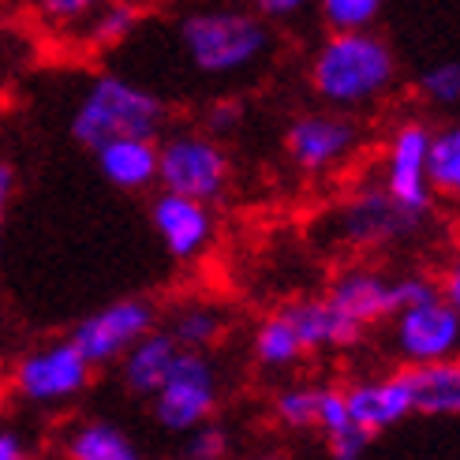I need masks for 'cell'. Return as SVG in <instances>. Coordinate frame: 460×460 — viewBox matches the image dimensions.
<instances>
[{"label":"cell","instance_id":"cell-35","mask_svg":"<svg viewBox=\"0 0 460 460\" xmlns=\"http://www.w3.org/2000/svg\"><path fill=\"white\" fill-rule=\"evenodd\" d=\"M438 281H442V296L460 311V251L446 262V270H442V278H438Z\"/></svg>","mask_w":460,"mask_h":460},{"label":"cell","instance_id":"cell-24","mask_svg":"<svg viewBox=\"0 0 460 460\" xmlns=\"http://www.w3.org/2000/svg\"><path fill=\"white\" fill-rule=\"evenodd\" d=\"M318 394L322 385H311V382H292V385H281L273 394V420L288 430H307L318 423Z\"/></svg>","mask_w":460,"mask_h":460},{"label":"cell","instance_id":"cell-4","mask_svg":"<svg viewBox=\"0 0 460 460\" xmlns=\"http://www.w3.org/2000/svg\"><path fill=\"white\" fill-rule=\"evenodd\" d=\"M90 378H94V363L72 337L45 341L38 349L22 352L12 363V394L31 404V408H60L72 404L75 397L86 394Z\"/></svg>","mask_w":460,"mask_h":460},{"label":"cell","instance_id":"cell-36","mask_svg":"<svg viewBox=\"0 0 460 460\" xmlns=\"http://www.w3.org/2000/svg\"><path fill=\"white\" fill-rule=\"evenodd\" d=\"M12 191H15V169L4 161V165H0V202H8Z\"/></svg>","mask_w":460,"mask_h":460},{"label":"cell","instance_id":"cell-30","mask_svg":"<svg viewBox=\"0 0 460 460\" xmlns=\"http://www.w3.org/2000/svg\"><path fill=\"white\" fill-rule=\"evenodd\" d=\"M240 124H243V105L236 98H217V102H210L202 109V131L217 135V139L240 131Z\"/></svg>","mask_w":460,"mask_h":460},{"label":"cell","instance_id":"cell-12","mask_svg":"<svg viewBox=\"0 0 460 460\" xmlns=\"http://www.w3.org/2000/svg\"><path fill=\"white\" fill-rule=\"evenodd\" d=\"M150 225L154 236L165 247V255L176 262H195L206 255V247L214 243L217 221L210 202L191 199V195H176V191H157L150 202Z\"/></svg>","mask_w":460,"mask_h":460},{"label":"cell","instance_id":"cell-32","mask_svg":"<svg viewBox=\"0 0 460 460\" xmlns=\"http://www.w3.org/2000/svg\"><path fill=\"white\" fill-rule=\"evenodd\" d=\"M371 438H375L371 430H363L359 423H352V427H344L341 434H333V438H326V442H330V456L333 460H363V453L371 449Z\"/></svg>","mask_w":460,"mask_h":460},{"label":"cell","instance_id":"cell-34","mask_svg":"<svg viewBox=\"0 0 460 460\" xmlns=\"http://www.w3.org/2000/svg\"><path fill=\"white\" fill-rule=\"evenodd\" d=\"M0 460H31V446L15 427L0 430Z\"/></svg>","mask_w":460,"mask_h":460},{"label":"cell","instance_id":"cell-5","mask_svg":"<svg viewBox=\"0 0 460 460\" xmlns=\"http://www.w3.org/2000/svg\"><path fill=\"white\" fill-rule=\"evenodd\" d=\"M228 180H233V165H228V154L217 135L172 131L161 139V165H157L161 191L217 202L228 191Z\"/></svg>","mask_w":460,"mask_h":460},{"label":"cell","instance_id":"cell-10","mask_svg":"<svg viewBox=\"0 0 460 460\" xmlns=\"http://www.w3.org/2000/svg\"><path fill=\"white\" fill-rule=\"evenodd\" d=\"M394 352L404 367L460 359V311L438 296L430 304L404 307L394 318Z\"/></svg>","mask_w":460,"mask_h":460},{"label":"cell","instance_id":"cell-2","mask_svg":"<svg viewBox=\"0 0 460 460\" xmlns=\"http://www.w3.org/2000/svg\"><path fill=\"white\" fill-rule=\"evenodd\" d=\"M169 109L150 86L102 72L86 83L72 112V139L94 154L112 139H161Z\"/></svg>","mask_w":460,"mask_h":460},{"label":"cell","instance_id":"cell-8","mask_svg":"<svg viewBox=\"0 0 460 460\" xmlns=\"http://www.w3.org/2000/svg\"><path fill=\"white\" fill-rule=\"evenodd\" d=\"M154 330H157V307L143 300V296H120V300L98 307L94 314L79 318L67 337L79 344L94 367H109L120 363Z\"/></svg>","mask_w":460,"mask_h":460},{"label":"cell","instance_id":"cell-7","mask_svg":"<svg viewBox=\"0 0 460 460\" xmlns=\"http://www.w3.org/2000/svg\"><path fill=\"white\" fill-rule=\"evenodd\" d=\"M430 143L434 128L423 120H404L394 128L389 143L382 150V188L394 195L404 210L423 221L434 202V183H430Z\"/></svg>","mask_w":460,"mask_h":460},{"label":"cell","instance_id":"cell-13","mask_svg":"<svg viewBox=\"0 0 460 460\" xmlns=\"http://www.w3.org/2000/svg\"><path fill=\"white\" fill-rule=\"evenodd\" d=\"M326 292H330V300L349 318H356L363 330L378 326V322H394L401 311L397 278H385L382 270H371V266L341 270Z\"/></svg>","mask_w":460,"mask_h":460},{"label":"cell","instance_id":"cell-19","mask_svg":"<svg viewBox=\"0 0 460 460\" xmlns=\"http://www.w3.org/2000/svg\"><path fill=\"white\" fill-rule=\"evenodd\" d=\"M416 389V411L434 420H460V359L408 367Z\"/></svg>","mask_w":460,"mask_h":460},{"label":"cell","instance_id":"cell-16","mask_svg":"<svg viewBox=\"0 0 460 460\" xmlns=\"http://www.w3.org/2000/svg\"><path fill=\"white\" fill-rule=\"evenodd\" d=\"M94 165L117 191H146L157 183L161 143L157 139H112L94 150Z\"/></svg>","mask_w":460,"mask_h":460},{"label":"cell","instance_id":"cell-23","mask_svg":"<svg viewBox=\"0 0 460 460\" xmlns=\"http://www.w3.org/2000/svg\"><path fill=\"white\" fill-rule=\"evenodd\" d=\"M430 183H434V195H438V199L460 202V120L434 128Z\"/></svg>","mask_w":460,"mask_h":460},{"label":"cell","instance_id":"cell-21","mask_svg":"<svg viewBox=\"0 0 460 460\" xmlns=\"http://www.w3.org/2000/svg\"><path fill=\"white\" fill-rule=\"evenodd\" d=\"M139 27H143V4H135V0H105L98 15L83 27V41H86V49L109 53L117 45H124Z\"/></svg>","mask_w":460,"mask_h":460},{"label":"cell","instance_id":"cell-6","mask_svg":"<svg viewBox=\"0 0 460 460\" xmlns=\"http://www.w3.org/2000/svg\"><path fill=\"white\" fill-rule=\"evenodd\" d=\"M217 401H221V382L214 359L206 352L183 349L165 385L150 397V411L169 434H188L214 420Z\"/></svg>","mask_w":460,"mask_h":460},{"label":"cell","instance_id":"cell-18","mask_svg":"<svg viewBox=\"0 0 460 460\" xmlns=\"http://www.w3.org/2000/svg\"><path fill=\"white\" fill-rule=\"evenodd\" d=\"M67 460H146L135 438L112 420H83L64 438Z\"/></svg>","mask_w":460,"mask_h":460},{"label":"cell","instance_id":"cell-28","mask_svg":"<svg viewBox=\"0 0 460 460\" xmlns=\"http://www.w3.org/2000/svg\"><path fill=\"white\" fill-rule=\"evenodd\" d=\"M352 408H349V389L344 385H322L318 394V430L326 434V438H333V434H341L344 427H352Z\"/></svg>","mask_w":460,"mask_h":460},{"label":"cell","instance_id":"cell-22","mask_svg":"<svg viewBox=\"0 0 460 460\" xmlns=\"http://www.w3.org/2000/svg\"><path fill=\"white\" fill-rule=\"evenodd\" d=\"M169 333L180 341V349L210 352L214 344L225 337V314L214 304H188V307L176 311Z\"/></svg>","mask_w":460,"mask_h":460},{"label":"cell","instance_id":"cell-33","mask_svg":"<svg viewBox=\"0 0 460 460\" xmlns=\"http://www.w3.org/2000/svg\"><path fill=\"white\" fill-rule=\"evenodd\" d=\"M251 8H255L266 22H285V19H296L304 15L307 8H314L318 0H247Z\"/></svg>","mask_w":460,"mask_h":460},{"label":"cell","instance_id":"cell-9","mask_svg":"<svg viewBox=\"0 0 460 460\" xmlns=\"http://www.w3.org/2000/svg\"><path fill=\"white\" fill-rule=\"evenodd\" d=\"M356 143H359L356 124L341 109H330V105L318 112H300L285 131L288 165L304 176H326L341 169L352 157Z\"/></svg>","mask_w":460,"mask_h":460},{"label":"cell","instance_id":"cell-25","mask_svg":"<svg viewBox=\"0 0 460 460\" xmlns=\"http://www.w3.org/2000/svg\"><path fill=\"white\" fill-rule=\"evenodd\" d=\"M318 19L326 31H375V22L385 8V0H318Z\"/></svg>","mask_w":460,"mask_h":460},{"label":"cell","instance_id":"cell-11","mask_svg":"<svg viewBox=\"0 0 460 460\" xmlns=\"http://www.w3.org/2000/svg\"><path fill=\"white\" fill-rule=\"evenodd\" d=\"M416 225L420 221L382 183H375V188H363L341 202V210L333 214V236L356 251H375L385 243H397Z\"/></svg>","mask_w":460,"mask_h":460},{"label":"cell","instance_id":"cell-26","mask_svg":"<svg viewBox=\"0 0 460 460\" xmlns=\"http://www.w3.org/2000/svg\"><path fill=\"white\" fill-rule=\"evenodd\" d=\"M420 94L427 105L453 109L460 105V60H438L420 75Z\"/></svg>","mask_w":460,"mask_h":460},{"label":"cell","instance_id":"cell-14","mask_svg":"<svg viewBox=\"0 0 460 460\" xmlns=\"http://www.w3.org/2000/svg\"><path fill=\"white\" fill-rule=\"evenodd\" d=\"M349 389V408H352V420L371 430L382 434L389 427L404 423L408 416H416V389H411L408 378V367L394 375H378V378H359Z\"/></svg>","mask_w":460,"mask_h":460},{"label":"cell","instance_id":"cell-31","mask_svg":"<svg viewBox=\"0 0 460 460\" xmlns=\"http://www.w3.org/2000/svg\"><path fill=\"white\" fill-rule=\"evenodd\" d=\"M442 296V281L427 278V273H404L397 278V300H401V311L404 307H416V304H430Z\"/></svg>","mask_w":460,"mask_h":460},{"label":"cell","instance_id":"cell-15","mask_svg":"<svg viewBox=\"0 0 460 460\" xmlns=\"http://www.w3.org/2000/svg\"><path fill=\"white\" fill-rule=\"evenodd\" d=\"M285 314L296 322L307 352H344V349H352V344H359V337H363V326L330 300V292L292 300L285 307Z\"/></svg>","mask_w":460,"mask_h":460},{"label":"cell","instance_id":"cell-3","mask_svg":"<svg viewBox=\"0 0 460 460\" xmlns=\"http://www.w3.org/2000/svg\"><path fill=\"white\" fill-rule=\"evenodd\" d=\"M176 41L199 75L228 79L266 60L270 27L255 8H199L180 19Z\"/></svg>","mask_w":460,"mask_h":460},{"label":"cell","instance_id":"cell-20","mask_svg":"<svg viewBox=\"0 0 460 460\" xmlns=\"http://www.w3.org/2000/svg\"><path fill=\"white\" fill-rule=\"evenodd\" d=\"M251 352H255V359L266 371H285V367H296L307 356V344H304L300 330H296V322L281 307L255 326V333H251Z\"/></svg>","mask_w":460,"mask_h":460},{"label":"cell","instance_id":"cell-37","mask_svg":"<svg viewBox=\"0 0 460 460\" xmlns=\"http://www.w3.org/2000/svg\"><path fill=\"white\" fill-rule=\"evenodd\" d=\"M255 460H285V456H273V453H266V456H255Z\"/></svg>","mask_w":460,"mask_h":460},{"label":"cell","instance_id":"cell-27","mask_svg":"<svg viewBox=\"0 0 460 460\" xmlns=\"http://www.w3.org/2000/svg\"><path fill=\"white\" fill-rule=\"evenodd\" d=\"M102 4L105 0H34V12L45 27L72 31V27H86V22L98 15Z\"/></svg>","mask_w":460,"mask_h":460},{"label":"cell","instance_id":"cell-17","mask_svg":"<svg viewBox=\"0 0 460 460\" xmlns=\"http://www.w3.org/2000/svg\"><path fill=\"white\" fill-rule=\"evenodd\" d=\"M180 341L165 330H154V333H146L135 349L120 359V382H124V389L128 394H135V397H154L161 385H165V378L172 375V367H176V359H180Z\"/></svg>","mask_w":460,"mask_h":460},{"label":"cell","instance_id":"cell-1","mask_svg":"<svg viewBox=\"0 0 460 460\" xmlns=\"http://www.w3.org/2000/svg\"><path fill=\"white\" fill-rule=\"evenodd\" d=\"M397 53L378 31H341L318 41L311 53L307 83L330 109L352 112L382 102L397 83Z\"/></svg>","mask_w":460,"mask_h":460},{"label":"cell","instance_id":"cell-29","mask_svg":"<svg viewBox=\"0 0 460 460\" xmlns=\"http://www.w3.org/2000/svg\"><path fill=\"white\" fill-rule=\"evenodd\" d=\"M183 460H225L228 456V430L217 423H202L183 434Z\"/></svg>","mask_w":460,"mask_h":460}]
</instances>
